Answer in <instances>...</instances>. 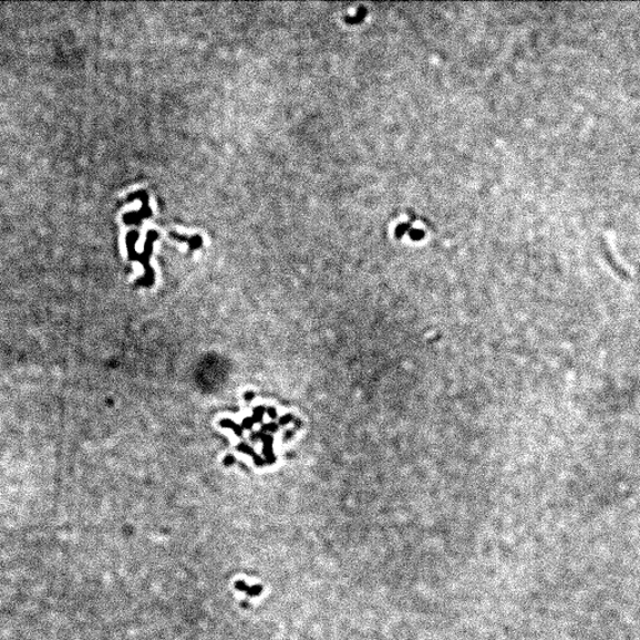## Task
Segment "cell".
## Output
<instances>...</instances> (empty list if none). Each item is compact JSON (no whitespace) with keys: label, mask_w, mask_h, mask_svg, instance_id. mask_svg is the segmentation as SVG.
Here are the masks:
<instances>
[{"label":"cell","mask_w":640,"mask_h":640,"mask_svg":"<svg viewBox=\"0 0 640 640\" xmlns=\"http://www.w3.org/2000/svg\"><path fill=\"white\" fill-rule=\"evenodd\" d=\"M237 588L241 591H245V593H247L251 597H256V596H259L261 593L260 587H257V586L250 587L246 584V581H241V580L238 581Z\"/></svg>","instance_id":"6da1fadb"}]
</instances>
